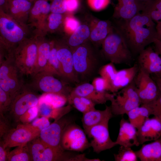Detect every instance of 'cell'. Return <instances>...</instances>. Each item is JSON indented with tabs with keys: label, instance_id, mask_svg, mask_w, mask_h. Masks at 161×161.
I'll return each instance as SVG.
<instances>
[{
	"label": "cell",
	"instance_id": "35",
	"mask_svg": "<svg viewBox=\"0 0 161 161\" xmlns=\"http://www.w3.org/2000/svg\"><path fill=\"white\" fill-rule=\"evenodd\" d=\"M39 100L44 101L55 108L63 107L68 101V97L57 93H44L40 97Z\"/></svg>",
	"mask_w": 161,
	"mask_h": 161
},
{
	"label": "cell",
	"instance_id": "9",
	"mask_svg": "<svg viewBox=\"0 0 161 161\" xmlns=\"http://www.w3.org/2000/svg\"><path fill=\"white\" fill-rule=\"evenodd\" d=\"M31 161H64L66 152L63 148L50 147L39 137L27 143Z\"/></svg>",
	"mask_w": 161,
	"mask_h": 161
},
{
	"label": "cell",
	"instance_id": "40",
	"mask_svg": "<svg viewBox=\"0 0 161 161\" xmlns=\"http://www.w3.org/2000/svg\"><path fill=\"white\" fill-rule=\"evenodd\" d=\"M92 84L97 91L104 92L110 91L111 86L110 83L101 77H96L93 79Z\"/></svg>",
	"mask_w": 161,
	"mask_h": 161
},
{
	"label": "cell",
	"instance_id": "24",
	"mask_svg": "<svg viewBox=\"0 0 161 161\" xmlns=\"http://www.w3.org/2000/svg\"><path fill=\"white\" fill-rule=\"evenodd\" d=\"M135 152L141 161H159L161 158V138L143 145Z\"/></svg>",
	"mask_w": 161,
	"mask_h": 161
},
{
	"label": "cell",
	"instance_id": "21",
	"mask_svg": "<svg viewBox=\"0 0 161 161\" xmlns=\"http://www.w3.org/2000/svg\"><path fill=\"white\" fill-rule=\"evenodd\" d=\"M139 70L138 65L135 64L130 67L117 71L110 83V92H116L130 84L134 80Z\"/></svg>",
	"mask_w": 161,
	"mask_h": 161
},
{
	"label": "cell",
	"instance_id": "47",
	"mask_svg": "<svg viewBox=\"0 0 161 161\" xmlns=\"http://www.w3.org/2000/svg\"><path fill=\"white\" fill-rule=\"evenodd\" d=\"M66 29L73 33L80 25L79 21L75 18L71 16L67 17L65 19Z\"/></svg>",
	"mask_w": 161,
	"mask_h": 161
},
{
	"label": "cell",
	"instance_id": "54",
	"mask_svg": "<svg viewBox=\"0 0 161 161\" xmlns=\"http://www.w3.org/2000/svg\"><path fill=\"white\" fill-rule=\"evenodd\" d=\"M137 1L141 4L144 5L150 0H137Z\"/></svg>",
	"mask_w": 161,
	"mask_h": 161
},
{
	"label": "cell",
	"instance_id": "3",
	"mask_svg": "<svg viewBox=\"0 0 161 161\" xmlns=\"http://www.w3.org/2000/svg\"><path fill=\"white\" fill-rule=\"evenodd\" d=\"M102 49L106 59L114 64H129L132 53L125 40L117 31L110 32L103 41Z\"/></svg>",
	"mask_w": 161,
	"mask_h": 161
},
{
	"label": "cell",
	"instance_id": "6",
	"mask_svg": "<svg viewBox=\"0 0 161 161\" xmlns=\"http://www.w3.org/2000/svg\"><path fill=\"white\" fill-rule=\"evenodd\" d=\"M18 72L12 56L0 61V88L8 93L13 100L23 85L19 79Z\"/></svg>",
	"mask_w": 161,
	"mask_h": 161
},
{
	"label": "cell",
	"instance_id": "10",
	"mask_svg": "<svg viewBox=\"0 0 161 161\" xmlns=\"http://www.w3.org/2000/svg\"><path fill=\"white\" fill-rule=\"evenodd\" d=\"M86 133L73 123L68 125L63 133L61 145L64 150L82 152L90 147Z\"/></svg>",
	"mask_w": 161,
	"mask_h": 161
},
{
	"label": "cell",
	"instance_id": "1",
	"mask_svg": "<svg viewBox=\"0 0 161 161\" xmlns=\"http://www.w3.org/2000/svg\"><path fill=\"white\" fill-rule=\"evenodd\" d=\"M118 32L132 54H139L157 38L156 24L150 16L141 12L128 20L120 19Z\"/></svg>",
	"mask_w": 161,
	"mask_h": 161
},
{
	"label": "cell",
	"instance_id": "31",
	"mask_svg": "<svg viewBox=\"0 0 161 161\" xmlns=\"http://www.w3.org/2000/svg\"><path fill=\"white\" fill-rule=\"evenodd\" d=\"M8 9L12 16L18 17L25 14L31 7L30 1L23 0H8Z\"/></svg>",
	"mask_w": 161,
	"mask_h": 161
},
{
	"label": "cell",
	"instance_id": "7",
	"mask_svg": "<svg viewBox=\"0 0 161 161\" xmlns=\"http://www.w3.org/2000/svg\"><path fill=\"white\" fill-rule=\"evenodd\" d=\"M32 78L28 86L34 90L45 93H57L68 97L72 89L54 75L42 71L32 75Z\"/></svg>",
	"mask_w": 161,
	"mask_h": 161
},
{
	"label": "cell",
	"instance_id": "55",
	"mask_svg": "<svg viewBox=\"0 0 161 161\" xmlns=\"http://www.w3.org/2000/svg\"><path fill=\"white\" fill-rule=\"evenodd\" d=\"M8 0H0V6L3 5Z\"/></svg>",
	"mask_w": 161,
	"mask_h": 161
},
{
	"label": "cell",
	"instance_id": "56",
	"mask_svg": "<svg viewBox=\"0 0 161 161\" xmlns=\"http://www.w3.org/2000/svg\"><path fill=\"white\" fill-rule=\"evenodd\" d=\"M157 77H161V72L156 75H153Z\"/></svg>",
	"mask_w": 161,
	"mask_h": 161
},
{
	"label": "cell",
	"instance_id": "36",
	"mask_svg": "<svg viewBox=\"0 0 161 161\" xmlns=\"http://www.w3.org/2000/svg\"><path fill=\"white\" fill-rule=\"evenodd\" d=\"M115 161H137L138 157L135 152L130 147L120 146L117 153L114 154Z\"/></svg>",
	"mask_w": 161,
	"mask_h": 161
},
{
	"label": "cell",
	"instance_id": "38",
	"mask_svg": "<svg viewBox=\"0 0 161 161\" xmlns=\"http://www.w3.org/2000/svg\"><path fill=\"white\" fill-rule=\"evenodd\" d=\"M117 72L114 64L110 62L101 66L98 72L101 77L107 80L110 83Z\"/></svg>",
	"mask_w": 161,
	"mask_h": 161
},
{
	"label": "cell",
	"instance_id": "29",
	"mask_svg": "<svg viewBox=\"0 0 161 161\" xmlns=\"http://www.w3.org/2000/svg\"><path fill=\"white\" fill-rule=\"evenodd\" d=\"M113 31L109 23L105 21H99L90 31V37L93 42L101 43Z\"/></svg>",
	"mask_w": 161,
	"mask_h": 161
},
{
	"label": "cell",
	"instance_id": "32",
	"mask_svg": "<svg viewBox=\"0 0 161 161\" xmlns=\"http://www.w3.org/2000/svg\"><path fill=\"white\" fill-rule=\"evenodd\" d=\"M27 144L17 146L16 148L9 152L7 156V161H31Z\"/></svg>",
	"mask_w": 161,
	"mask_h": 161
},
{
	"label": "cell",
	"instance_id": "44",
	"mask_svg": "<svg viewBox=\"0 0 161 161\" xmlns=\"http://www.w3.org/2000/svg\"><path fill=\"white\" fill-rule=\"evenodd\" d=\"M62 16L61 14L52 13L49 18V27L52 30L56 29L62 23Z\"/></svg>",
	"mask_w": 161,
	"mask_h": 161
},
{
	"label": "cell",
	"instance_id": "17",
	"mask_svg": "<svg viewBox=\"0 0 161 161\" xmlns=\"http://www.w3.org/2000/svg\"><path fill=\"white\" fill-rule=\"evenodd\" d=\"M138 54L139 69L150 75L161 72V57L151 47L145 48Z\"/></svg>",
	"mask_w": 161,
	"mask_h": 161
},
{
	"label": "cell",
	"instance_id": "34",
	"mask_svg": "<svg viewBox=\"0 0 161 161\" xmlns=\"http://www.w3.org/2000/svg\"><path fill=\"white\" fill-rule=\"evenodd\" d=\"M57 46H52L47 66L44 71L61 77L60 63L57 55Z\"/></svg>",
	"mask_w": 161,
	"mask_h": 161
},
{
	"label": "cell",
	"instance_id": "30",
	"mask_svg": "<svg viewBox=\"0 0 161 161\" xmlns=\"http://www.w3.org/2000/svg\"><path fill=\"white\" fill-rule=\"evenodd\" d=\"M68 102L83 114L95 109V104L86 97L69 94L68 96Z\"/></svg>",
	"mask_w": 161,
	"mask_h": 161
},
{
	"label": "cell",
	"instance_id": "5",
	"mask_svg": "<svg viewBox=\"0 0 161 161\" xmlns=\"http://www.w3.org/2000/svg\"><path fill=\"white\" fill-rule=\"evenodd\" d=\"M38 42L34 41H22L13 51V58L19 72L32 75L37 59Z\"/></svg>",
	"mask_w": 161,
	"mask_h": 161
},
{
	"label": "cell",
	"instance_id": "43",
	"mask_svg": "<svg viewBox=\"0 0 161 161\" xmlns=\"http://www.w3.org/2000/svg\"><path fill=\"white\" fill-rule=\"evenodd\" d=\"M152 111V115L161 120V94L154 100L148 103Z\"/></svg>",
	"mask_w": 161,
	"mask_h": 161
},
{
	"label": "cell",
	"instance_id": "33",
	"mask_svg": "<svg viewBox=\"0 0 161 161\" xmlns=\"http://www.w3.org/2000/svg\"><path fill=\"white\" fill-rule=\"evenodd\" d=\"M142 12L149 15L154 21H161V0H150L144 5Z\"/></svg>",
	"mask_w": 161,
	"mask_h": 161
},
{
	"label": "cell",
	"instance_id": "45",
	"mask_svg": "<svg viewBox=\"0 0 161 161\" xmlns=\"http://www.w3.org/2000/svg\"><path fill=\"white\" fill-rule=\"evenodd\" d=\"M110 0H88L90 6L96 10H100L105 8L109 4Z\"/></svg>",
	"mask_w": 161,
	"mask_h": 161
},
{
	"label": "cell",
	"instance_id": "41",
	"mask_svg": "<svg viewBox=\"0 0 161 161\" xmlns=\"http://www.w3.org/2000/svg\"><path fill=\"white\" fill-rule=\"evenodd\" d=\"M37 106L29 109L21 117L19 122L21 121L23 124H27L36 118L39 113Z\"/></svg>",
	"mask_w": 161,
	"mask_h": 161
},
{
	"label": "cell",
	"instance_id": "12",
	"mask_svg": "<svg viewBox=\"0 0 161 161\" xmlns=\"http://www.w3.org/2000/svg\"><path fill=\"white\" fill-rule=\"evenodd\" d=\"M109 120H107L84 131L91 139L90 147L95 153H99L117 145L110 136L108 127Z\"/></svg>",
	"mask_w": 161,
	"mask_h": 161
},
{
	"label": "cell",
	"instance_id": "27",
	"mask_svg": "<svg viewBox=\"0 0 161 161\" xmlns=\"http://www.w3.org/2000/svg\"><path fill=\"white\" fill-rule=\"evenodd\" d=\"M51 46L49 43L46 42H38L36 63L32 76L45 70L47 66Z\"/></svg>",
	"mask_w": 161,
	"mask_h": 161
},
{
	"label": "cell",
	"instance_id": "16",
	"mask_svg": "<svg viewBox=\"0 0 161 161\" xmlns=\"http://www.w3.org/2000/svg\"><path fill=\"white\" fill-rule=\"evenodd\" d=\"M57 48L61 77L73 83H80L74 69L72 49L68 46H57Z\"/></svg>",
	"mask_w": 161,
	"mask_h": 161
},
{
	"label": "cell",
	"instance_id": "58",
	"mask_svg": "<svg viewBox=\"0 0 161 161\" xmlns=\"http://www.w3.org/2000/svg\"><path fill=\"white\" fill-rule=\"evenodd\" d=\"M159 161H161V158L159 160Z\"/></svg>",
	"mask_w": 161,
	"mask_h": 161
},
{
	"label": "cell",
	"instance_id": "50",
	"mask_svg": "<svg viewBox=\"0 0 161 161\" xmlns=\"http://www.w3.org/2000/svg\"><path fill=\"white\" fill-rule=\"evenodd\" d=\"M9 148L5 147L2 141H0V161H7V156L9 151Z\"/></svg>",
	"mask_w": 161,
	"mask_h": 161
},
{
	"label": "cell",
	"instance_id": "39",
	"mask_svg": "<svg viewBox=\"0 0 161 161\" xmlns=\"http://www.w3.org/2000/svg\"><path fill=\"white\" fill-rule=\"evenodd\" d=\"M13 99L10 95L0 88V116L9 111Z\"/></svg>",
	"mask_w": 161,
	"mask_h": 161
},
{
	"label": "cell",
	"instance_id": "28",
	"mask_svg": "<svg viewBox=\"0 0 161 161\" xmlns=\"http://www.w3.org/2000/svg\"><path fill=\"white\" fill-rule=\"evenodd\" d=\"M90 31L86 24L80 25L73 32L67 42L68 46L72 49L84 44L90 37Z\"/></svg>",
	"mask_w": 161,
	"mask_h": 161
},
{
	"label": "cell",
	"instance_id": "11",
	"mask_svg": "<svg viewBox=\"0 0 161 161\" xmlns=\"http://www.w3.org/2000/svg\"><path fill=\"white\" fill-rule=\"evenodd\" d=\"M41 131L32 124H19L16 128L10 129L2 137V142L6 147H17L39 137Z\"/></svg>",
	"mask_w": 161,
	"mask_h": 161
},
{
	"label": "cell",
	"instance_id": "22",
	"mask_svg": "<svg viewBox=\"0 0 161 161\" xmlns=\"http://www.w3.org/2000/svg\"><path fill=\"white\" fill-rule=\"evenodd\" d=\"M114 16L120 19H130L143 10L144 5L137 0H117Z\"/></svg>",
	"mask_w": 161,
	"mask_h": 161
},
{
	"label": "cell",
	"instance_id": "15",
	"mask_svg": "<svg viewBox=\"0 0 161 161\" xmlns=\"http://www.w3.org/2000/svg\"><path fill=\"white\" fill-rule=\"evenodd\" d=\"M0 30L5 40L4 47L9 49L14 44L22 41L24 33L22 29L13 20L5 16L0 18Z\"/></svg>",
	"mask_w": 161,
	"mask_h": 161
},
{
	"label": "cell",
	"instance_id": "18",
	"mask_svg": "<svg viewBox=\"0 0 161 161\" xmlns=\"http://www.w3.org/2000/svg\"><path fill=\"white\" fill-rule=\"evenodd\" d=\"M137 136L140 144L159 139L161 136V120L155 116L147 118L137 129Z\"/></svg>",
	"mask_w": 161,
	"mask_h": 161
},
{
	"label": "cell",
	"instance_id": "37",
	"mask_svg": "<svg viewBox=\"0 0 161 161\" xmlns=\"http://www.w3.org/2000/svg\"><path fill=\"white\" fill-rule=\"evenodd\" d=\"M50 5L46 0L37 1L31 10L32 15L37 18L46 16L50 11Z\"/></svg>",
	"mask_w": 161,
	"mask_h": 161
},
{
	"label": "cell",
	"instance_id": "42",
	"mask_svg": "<svg viewBox=\"0 0 161 161\" xmlns=\"http://www.w3.org/2000/svg\"><path fill=\"white\" fill-rule=\"evenodd\" d=\"M52 13L61 14L67 11L66 0H53L50 5Z\"/></svg>",
	"mask_w": 161,
	"mask_h": 161
},
{
	"label": "cell",
	"instance_id": "48",
	"mask_svg": "<svg viewBox=\"0 0 161 161\" xmlns=\"http://www.w3.org/2000/svg\"><path fill=\"white\" fill-rule=\"evenodd\" d=\"M4 116H0V137H2L10 129L8 122Z\"/></svg>",
	"mask_w": 161,
	"mask_h": 161
},
{
	"label": "cell",
	"instance_id": "52",
	"mask_svg": "<svg viewBox=\"0 0 161 161\" xmlns=\"http://www.w3.org/2000/svg\"><path fill=\"white\" fill-rule=\"evenodd\" d=\"M156 22V29L157 39L161 41V21H158Z\"/></svg>",
	"mask_w": 161,
	"mask_h": 161
},
{
	"label": "cell",
	"instance_id": "20",
	"mask_svg": "<svg viewBox=\"0 0 161 161\" xmlns=\"http://www.w3.org/2000/svg\"><path fill=\"white\" fill-rule=\"evenodd\" d=\"M108 92H101L97 91L92 84L83 82L77 85L72 89V95L87 98L95 104H103L109 101Z\"/></svg>",
	"mask_w": 161,
	"mask_h": 161
},
{
	"label": "cell",
	"instance_id": "23",
	"mask_svg": "<svg viewBox=\"0 0 161 161\" xmlns=\"http://www.w3.org/2000/svg\"><path fill=\"white\" fill-rule=\"evenodd\" d=\"M113 114L110 106H106L103 110L95 109L83 114L82 122L84 131L107 120H110Z\"/></svg>",
	"mask_w": 161,
	"mask_h": 161
},
{
	"label": "cell",
	"instance_id": "14",
	"mask_svg": "<svg viewBox=\"0 0 161 161\" xmlns=\"http://www.w3.org/2000/svg\"><path fill=\"white\" fill-rule=\"evenodd\" d=\"M73 122L71 118H62L50 124L42 130L39 137L48 145L56 148H62L61 145L63 133L67 126Z\"/></svg>",
	"mask_w": 161,
	"mask_h": 161
},
{
	"label": "cell",
	"instance_id": "19",
	"mask_svg": "<svg viewBox=\"0 0 161 161\" xmlns=\"http://www.w3.org/2000/svg\"><path fill=\"white\" fill-rule=\"evenodd\" d=\"M137 129L130 122L122 118L120 123L118 134L115 141L117 145L130 147L139 145Z\"/></svg>",
	"mask_w": 161,
	"mask_h": 161
},
{
	"label": "cell",
	"instance_id": "51",
	"mask_svg": "<svg viewBox=\"0 0 161 161\" xmlns=\"http://www.w3.org/2000/svg\"><path fill=\"white\" fill-rule=\"evenodd\" d=\"M155 51L161 57V41L157 38L153 42Z\"/></svg>",
	"mask_w": 161,
	"mask_h": 161
},
{
	"label": "cell",
	"instance_id": "4",
	"mask_svg": "<svg viewBox=\"0 0 161 161\" xmlns=\"http://www.w3.org/2000/svg\"><path fill=\"white\" fill-rule=\"evenodd\" d=\"M134 80L119 91L109 93V101L111 102L110 107L113 114H126L129 111L141 104Z\"/></svg>",
	"mask_w": 161,
	"mask_h": 161
},
{
	"label": "cell",
	"instance_id": "2",
	"mask_svg": "<svg viewBox=\"0 0 161 161\" xmlns=\"http://www.w3.org/2000/svg\"><path fill=\"white\" fill-rule=\"evenodd\" d=\"M72 50L74 69L80 82H87L99 71L101 67L99 61L86 44Z\"/></svg>",
	"mask_w": 161,
	"mask_h": 161
},
{
	"label": "cell",
	"instance_id": "25",
	"mask_svg": "<svg viewBox=\"0 0 161 161\" xmlns=\"http://www.w3.org/2000/svg\"><path fill=\"white\" fill-rule=\"evenodd\" d=\"M130 123L137 129L143 125L146 119L152 115V111L148 103L142 104L128 112L126 114Z\"/></svg>",
	"mask_w": 161,
	"mask_h": 161
},
{
	"label": "cell",
	"instance_id": "8",
	"mask_svg": "<svg viewBox=\"0 0 161 161\" xmlns=\"http://www.w3.org/2000/svg\"><path fill=\"white\" fill-rule=\"evenodd\" d=\"M33 90L28 85H23L13 99L9 111L16 122H19L21 117L29 109L38 105L40 96Z\"/></svg>",
	"mask_w": 161,
	"mask_h": 161
},
{
	"label": "cell",
	"instance_id": "57",
	"mask_svg": "<svg viewBox=\"0 0 161 161\" xmlns=\"http://www.w3.org/2000/svg\"><path fill=\"white\" fill-rule=\"evenodd\" d=\"M26 0V1H30L32 0Z\"/></svg>",
	"mask_w": 161,
	"mask_h": 161
},
{
	"label": "cell",
	"instance_id": "49",
	"mask_svg": "<svg viewBox=\"0 0 161 161\" xmlns=\"http://www.w3.org/2000/svg\"><path fill=\"white\" fill-rule=\"evenodd\" d=\"M67 11L72 12L75 11L79 4V0H66Z\"/></svg>",
	"mask_w": 161,
	"mask_h": 161
},
{
	"label": "cell",
	"instance_id": "13",
	"mask_svg": "<svg viewBox=\"0 0 161 161\" xmlns=\"http://www.w3.org/2000/svg\"><path fill=\"white\" fill-rule=\"evenodd\" d=\"M134 81L141 104H147L154 100L160 94L150 75L142 70L139 69Z\"/></svg>",
	"mask_w": 161,
	"mask_h": 161
},
{
	"label": "cell",
	"instance_id": "53",
	"mask_svg": "<svg viewBox=\"0 0 161 161\" xmlns=\"http://www.w3.org/2000/svg\"><path fill=\"white\" fill-rule=\"evenodd\" d=\"M152 78L157 84L159 91L161 94V77L153 75Z\"/></svg>",
	"mask_w": 161,
	"mask_h": 161
},
{
	"label": "cell",
	"instance_id": "46",
	"mask_svg": "<svg viewBox=\"0 0 161 161\" xmlns=\"http://www.w3.org/2000/svg\"><path fill=\"white\" fill-rule=\"evenodd\" d=\"M31 124L38 128L41 131L47 127L50 124L49 118L43 116L35 118Z\"/></svg>",
	"mask_w": 161,
	"mask_h": 161
},
{
	"label": "cell",
	"instance_id": "26",
	"mask_svg": "<svg viewBox=\"0 0 161 161\" xmlns=\"http://www.w3.org/2000/svg\"><path fill=\"white\" fill-rule=\"evenodd\" d=\"M37 106L38 112L42 116L52 118L55 120L61 119L72 109V107L69 104L65 107L55 108L46 102L41 100H39Z\"/></svg>",
	"mask_w": 161,
	"mask_h": 161
}]
</instances>
